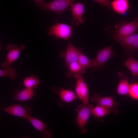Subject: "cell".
I'll use <instances>...</instances> for the list:
<instances>
[{"label":"cell","instance_id":"24","mask_svg":"<svg viewBox=\"0 0 138 138\" xmlns=\"http://www.w3.org/2000/svg\"><path fill=\"white\" fill-rule=\"evenodd\" d=\"M129 95L133 99L138 100V83H133L130 85Z\"/></svg>","mask_w":138,"mask_h":138},{"label":"cell","instance_id":"19","mask_svg":"<svg viewBox=\"0 0 138 138\" xmlns=\"http://www.w3.org/2000/svg\"><path fill=\"white\" fill-rule=\"evenodd\" d=\"M114 38L126 50L138 40V33H134L122 38Z\"/></svg>","mask_w":138,"mask_h":138},{"label":"cell","instance_id":"4","mask_svg":"<svg viewBox=\"0 0 138 138\" xmlns=\"http://www.w3.org/2000/svg\"><path fill=\"white\" fill-rule=\"evenodd\" d=\"M75 0H54L48 2H45L38 7L42 9L60 15L70 7Z\"/></svg>","mask_w":138,"mask_h":138},{"label":"cell","instance_id":"23","mask_svg":"<svg viewBox=\"0 0 138 138\" xmlns=\"http://www.w3.org/2000/svg\"><path fill=\"white\" fill-rule=\"evenodd\" d=\"M4 69H0V77H8L11 80H14L15 79L17 75L15 68L10 66Z\"/></svg>","mask_w":138,"mask_h":138},{"label":"cell","instance_id":"17","mask_svg":"<svg viewBox=\"0 0 138 138\" xmlns=\"http://www.w3.org/2000/svg\"><path fill=\"white\" fill-rule=\"evenodd\" d=\"M118 74L120 79L117 87V94L121 95H129L130 85L128 77L127 76H124L123 74L121 72Z\"/></svg>","mask_w":138,"mask_h":138},{"label":"cell","instance_id":"10","mask_svg":"<svg viewBox=\"0 0 138 138\" xmlns=\"http://www.w3.org/2000/svg\"><path fill=\"white\" fill-rule=\"evenodd\" d=\"M70 7L72 16L71 25L76 27L83 24L85 19V18L83 17L85 10L84 4L77 2L72 4Z\"/></svg>","mask_w":138,"mask_h":138},{"label":"cell","instance_id":"6","mask_svg":"<svg viewBox=\"0 0 138 138\" xmlns=\"http://www.w3.org/2000/svg\"><path fill=\"white\" fill-rule=\"evenodd\" d=\"M2 110L5 112L12 116L19 117L22 120L27 119L31 116L33 110L29 106H22L20 104L12 105Z\"/></svg>","mask_w":138,"mask_h":138},{"label":"cell","instance_id":"11","mask_svg":"<svg viewBox=\"0 0 138 138\" xmlns=\"http://www.w3.org/2000/svg\"><path fill=\"white\" fill-rule=\"evenodd\" d=\"M52 91L54 93L59 96L62 102L65 103L71 102L77 98L75 92L61 87L54 86L52 88Z\"/></svg>","mask_w":138,"mask_h":138},{"label":"cell","instance_id":"13","mask_svg":"<svg viewBox=\"0 0 138 138\" xmlns=\"http://www.w3.org/2000/svg\"><path fill=\"white\" fill-rule=\"evenodd\" d=\"M91 100L96 102L97 105L108 109L116 108L119 105L118 102H114L112 97H101L98 94L94 95Z\"/></svg>","mask_w":138,"mask_h":138},{"label":"cell","instance_id":"14","mask_svg":"<svg viewBox=\"0 0 138 138\" xmlns=\"http://www.w3.org/2000/svg\"><path fill=\"white\" fill-rule=\"evenodd\" d=\"M34 94V88H25L21 90L16 89L13 92L12 99L16 101H25L31 99Z\"/></svg>","mask_w":138,"mask_h":138},{"label":"cell","instance_id":"21","mask_svg":"<svg viewBox=\"0 0 138 138\" xmlns=\"http://www.w3.org/2000/svg\"><path fill=\"white\" fill-rule=\"evenodd\" d=\"M40 83L38 77L34 74L25 77L23 80V84L25 88H37Z\"/></svg>","mask_w":138,"mask_h":138},{"label":"cell","instance_id":"20","mask_svg":"<svg viewBox=\"0 0 138 138\" xmlns=\"http://www.w3.org/2000/svg\"><path fill=\"white\" fill-rule=\"evenodd\" d=\"M124 65L135 77L138 76V62L132 56L124 63Z\"/></svg>","mask_w":138,"mask_h":138},{"label":"cell","instance_id":"1","mask_svg":"<svg viewBox=\"0 0 138 138\" xmlns=\"http://www.w3.org/2000/svg\"><path fill=\"white\" fill-rule=\"evenodd\" d=\"M93 107L91 105L82 104L78 105L75 111L77 113L76 122L78 126L79 133L84 134L87 131L85 126L91 114V111Z\"/></svg>","mask_w":138,"mask_h":138},{"label":"cell","instance_id":"5","mask_svg":"<svg viewBox=\"0 0 138 138\" xmlns=\"http://www.w3.org/2000/svg\"><path fill=\"white\" fill-rule=\"evenodd\" d=\"M73 32L70 25L63 23H57L49 28L48 34L55 38L68 40Z\"/></svg>","mask_w":138,"mask_h":138},{"label":"cell","instance_id":"16","mask_svg":"<svg viewBox=\"0 0 138 138\" xmlns=\"http://www.w3.org/2000/svg\"><path fill=\"white\" fill-rule=\"evenodd\" d=\"M128 0H113L110 3V7L116 13L120 14L125 13L129 7Z\"/></svg>","mask_w":138,"mask_h":138},{"label":"cell","instance_id":"18","mask_svg":"<svg viewBox=\"0 0 138 138\" xmlns=\"http://www.w3.org/2000/svg\"><path fill=\"white\" fill-rule=\"evenodd\" d=\"M68 71L65 73V76L67 78H74L76 76L85 73V70L83 68L78 61L69 63L65 65Z\"/></svg>","mask_w":138,"mask_h":138},{"label":"cell","instance_id":"22","mask_svg":"<svg viewBox=\"0 0 138 138\" xmlns=\"http://www.w3.org/2000/svg\"><path fill=\"white\" fill-rule=\"evenodd\" d=\"M77 61L85 70L88 68L91 69L93 66L94 59L89 60L84 54L83 52L80 54Z\"/></svg>","mask_w":138,"mask_h":138},{"label":"cell","instance_id":"2","mask_svg":"<svg viewBox=\"0 0 138 138\" xmlns=\"http://www.w3.org/2000/svg\"><path fill=\"white\" fill-rule=\"evenodd\" d=\"M115 27L114 38H123L134 34L138 28V16L128 23L122 21Z\"/></svg>","mask_w":138,"mask_h":138},{"label":"cell","instance_id":"26","mask_svg":"<svg viewBox=\"0 0 138 138\" xmlns=\"http://www.w3.org/2000/svg\"><path fill=\"white\" fill-rule=\"evenodd\" d=\"M100 4L108 7L111 9L110 3L109 0H93Z\"/></svg>","mask_w":138,"mask_h":138},{"label":"cell","instance_id":"9","mask_svg":"<svg viewBox=\"0 0 138 138\" xmlns=\"http://www.w3.org/2000/svg\"><path fill=\"white\" fill-rule=\"evenodd\" d=\"M112 45L113 44L98 52L95 59H94L92 69H102L106 62L112 58L114 54L112 50Z\"/></svg>","mask_w":138,"mask_h":138},{"label":"cell","instance_id":"27","mask_svg":"<svg viewBox=\"0 0 138 138\" xmlns=\"http://www.w3.org/2000/svg\"><path fill=\"white\" fill-rule=\"evenodd\" d=\"M36 5L38 7L41 5L45 3L44 0H33Z\"/></svg>","mask_w":138,"mask_h":138},{"label":"cell","instance_id":"15","mask_svg":"<svg viewBox=\"0 0 138 138\" xmlns=\"http://www.w3.org/2000/svg\"><path fill=\"white\" fill-rule=\"evenodd\" d=\"M118 111L117 108L108 109L97 105L92 107L91 109V114L98 119H101L109 114H117Z\"/></svg>","mask_w":138,"mask_h":138},{"label":"cell","instance_id":"3","mask_svg":"<svg viewBox=\"0 0 138 138\" xmlns=\"http://www.w3.org/2000/svg\"><path fill=\"white\" fill-rule=\"evenodd\" d=\"M8 52L6 56L0 65L2 68L10 66L19 57L21 51L26 48V45L21 44L19 46L15 44L9 43L5 47Z\"/></svg>","mask_w":138,"mask_h":138},{"label":"cell","instance_id":"12","mask_svg":"<svg viewBox=\"0 0 138 138\" xmlns=\"http://www.w3.org/2000/svg\"><path fill=\"white\" fill-rule=\"evenodd\" d=\"M27 119L32 126L42 134V138H51L53 137L50 129L47 128L45 124L41 120L31 116Z\"/></svg>","mask_w":138,"mask_h":138},{"label":"cell","instance_id":"25","mask_svg":"<svg viewBox=\"0 0 138 138\" xmlns=\"http://www.w3.org/2000/svg\"><path fill=\"white\" fill-rule=\"evenodd\" d=\"M138 50V40L131 46L126 50L127 52L130 54V56L134 52Z\"/></svg>","mask_w":138,"mask_h":138},{"label":"cell","instance_id":"8","mask_svg":"<svg viewBox=\"0 0 138 138\" xmlns=\"http://www.w3.org/2000/svg\"><path fill=\"white\" fill-rule=\"evenodd\" d=\"M82 52V49L77 48L69 42L66 50L60 52L59 56L64 59L66 65L72 62L77 61L80 54Z\"/></svg>","mask_w":138,"mask_h":138},{"label":"cell","instance_id":"7","mask_svg":"<svg viewBox=\"0 0 138 138\" xmlns=\"http://www.w3.org/2000/svg\"><path fill=\"white\" fill-rule=\"evenodd\" d=\"M74 78L76 79L75 90L77 98L82 101L83 104L89 105L88 90L82 74L78 75Z\"/></svg>","mask_w":138,"mask_h":138}]
</instances>
